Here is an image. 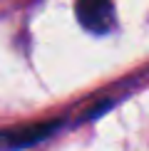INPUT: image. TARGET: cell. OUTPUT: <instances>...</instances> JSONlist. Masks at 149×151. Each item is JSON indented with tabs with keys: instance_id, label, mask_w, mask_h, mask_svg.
<instances>
[{
	"instance_id": "6da1fadb",
	"label": "cell",
	"mask_w": 149,
	"mask_h": 151,
	"mask_svg": "<svg viewBox=\"0 0 149 151\" xmlns=\"http://www.w3.org/2000/svg\"><path fill=\"white\" fill-rule=\"evenodd\" d=\"M77 20L92 35H107L114 27V5L112 0H77Z\"/></svg>"
},
{
	"instance_id": "7a4b0ae2",
	"label": "cell",
	"mask_w": 149,
	"mask_h": 151,
	"mask_svg": "<svg viewBox=\"0 0 149 151\" xmlns=\"http://www.w3.org/2000/svg\"><path fill=\"white\" fill-rule=\"evenodd\" d=\"M55 129H57V122L5 129V131H0V149L3 151H17V149H25V146H33V144L42 141L45 136H50Z\"/></svg>"
}]
</instances>
